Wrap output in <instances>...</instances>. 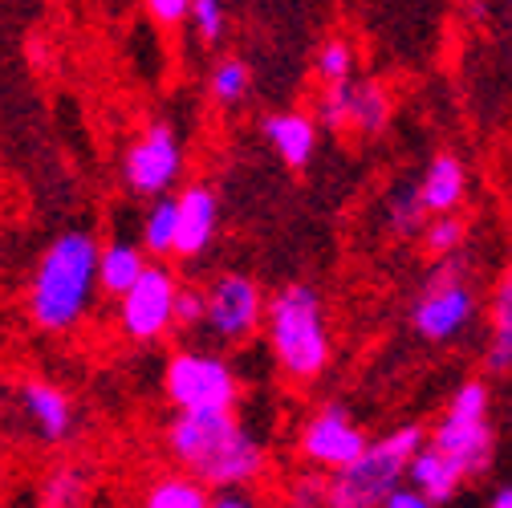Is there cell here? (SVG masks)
I'll return each instance as SVG.
<instances>
[{
    "label": "cell",
    "instance_id": "19",
    "mask_svg": "<svg viewBox=\"0 0 512 508\" xmlns=\"http://www.w3.org/2000/svg\"><path fill=\"white\" fill-rule=\"evenodd\" d=\"M346 98H350V131L374 139L391 126V114H395V98L382 82H354L346 86Z\"/></svg>",
    "mask_w": 512,
    "mask_h": 508
},
{
    "label": "cell",
    "instance_id": "21",
    "mask_svg": "<svg viewBox=\"0 0 512 508\" xmlns=\"http://www.w3.org/2000/svg\"><path fill=\"white\" fill-rule=\"evenodd\" d=\"M143 252L147 257H171V248H175V196H155L151 208L143 212Z\"/></svg>",
    "mask_w": 512,
    "mask_h": 508
},
{
    "label": "cell",
    "instance_id": "33",
    "mask_svg": "<svg viewBox=\"0 0 512 508\" xmlns=\"http://www.w3.org/2000/svg\"><path fill=\"white\" fill-rule=\"evenodd\" d=\"M256 492L248 488H212V504L208 508H252Z\"/></svg>",
    "mask_w": 512,
    "mask_h": 508
},
{
    "label": "cell",
    "instance_id": "27",
    "mask_svg": "<svg viewBox=\"0 0 512 508\" xmlns=\"http://www.w3.org/2000/svg\"><path fill=\"white\" fill-rule=\"evenodd\" d=\"M187 21H191V29H196V37L204 45L224 41V29H228L224 0H191V5H187Z\"/></svg>",
    "mask_w": 512,
    "mask_h": 508
},
{
    "label": "cell",
    "instance_id": "10",
    "mask_svg": "<svg viewBox=\"0 0 512 508\" xmlns=\"http://www.w3.org/2000/svg\"><path fill=\"white\" fill-rule=\"evenodd\" d=\"M183 167H187V151L175 135V126L151 122L122 155V183H126V192L155 200V196H167L171 187H179Z\"/></svg>",
    "mask_w": 512,
    "mask_h": 508
},
{
    "label": "cell",
    "instance_id": "2",
    "mask_svg": "<svg viewBox=\"0 0 512 508\" xmlns=\"http://www.w3.org/2000/svg\"><path fill=\"white\" fill-rule=\"evenodd\" d=\"M98 301V240L82 228L61 232L33 269L29 317L45 334L78 330Z\"/></svg>",
    "mask_w": 512,
    "mask_h": 508
},
{
    "label": "cell",
    "instance_id": "1",
    "mask_svg": "<svg viewBox=\"0 0 512 508\" xmlns=\"http://www.w3.org/2000/svg\"><path fill=\"white\" fill-rule=\"evenodd\" d=\"M167 452L175 468L208 488H252L269 472L261 439L244 431L236 411H175L167 427Z\"/></svg>",
    "mask_w": 512,
    "mask_h": 508
},
{
    "label": "cell",
    "instance_id": "15",
    "mask_svg": "<svg viewBox=\"0 0 512 508\" xmlns=\"http://www.w3.org/2000/svg\"><path fill=\"white\" fill-rule=\"evenodd\" d=\"M411 488H419L427 496V504H447V500H456L460 488H464V468L452 460V456H443L435 443H423V448L407 460V476H403Z\"/></svg>",
    "mask_w": 512,
    "mask_h": 508
},
{
    "label": "cell",
    "instance_id": "14",
    "mask_svg": "<svg viewBox=\"0 0 512 508\" xmlns=\"http://www.w3.org/2000/svg\"><path fill=\"white\" fill-rule=\"evenodd\" d=\"M261 135L285 167H305L317 151V118L305 110H277L261 122Z\"/></svg>",
    "mask_w": 512,
    "mask_h": 508
},
{
    "label": "cell",
    "instance_id": "32",
    "mask_svg": "<svg viewBox=\"0 0 512 508\" xmlns=\"http://www.w3.org/2000/svg\"><path fill=\"white\" fill-rule=\"evenodd\" d=\"M382 508H431V504H427V496H423L419 488H411V484L403 480V484H395V488L387 492Z\"/></svg>",
    "mask_w": 512,
    "mask_h": 508
},
{
    "label": "cell",
    "instance_id": "29",
    "mask_svg": "<svg viewBox=\"0 0 512 508\" xmlns=\"http://www.w3.org/2000/svg\"><path fill=\"white\" fill-rule=\"evenodd\" d=\"M204 309H208V301H204V289L200 285H179V293H175V330H204Z\"/></svg>",
    "mask_w": 512,
    "mask_h": 508
},
{
    "label": "cell",
    "instance_id": "31",
    "mask_svg": "<svg viewBox=\"0 0 512 508\" xmlns=\"http://www.w3.org/2000/svg\"><path fill=\"white\" fill-rule=\"evenodd\" d=\"M289 500H293V504H326V480H322V476H305V480H293V488H289Z\"/></svg>",
    "mask_w": 512,
    "mask_h": 508
},
{
    "label": "cell",
    "instance_id": "18",
    "mask_svg": "<svg viewBox=\"0 0 512 508\" xmlns=\"http://www.w3.org/2000/svg\"><path fill=\"white\" fill-rule=\"evenodd\" d=\"M488 317H492V338L484 350V366L488 374H508L512 370V269H504L500 281L492 285Z\"/></svg>",
    "mask_w": 512,
    "mask_h": 508
},
{
    "label": "cell",
    "instance_id": "17",
    "mask_svg": "<svg viewBox=\"0 0 512 508\" xmlns=\"http://www.w3.org/2000/svg\"><path fill=\"white\" fill-rule=\"evenodd\" d=\"M143 269H147L143 244H131V240L98 244V297H110V301L122 297Z\"/></svg>",
    "mask_w": 512,
    "mask_h": 508
},
{
    "label": "cell",
    "instance_id": "4",
    "mask_svg": "<svg viewBox=\"0 0 512 508\" xmlns=\"http://www.w3.org/2000/svg\"><path fill=\"white\" fill-rule=\"evenodd\" d=\"M427 443V431L419 423H403L391 435L366 443V452L346 464L342 472H330L326 480V504L334 508H382L387 492L403 484L407 460Z\"/></svg>",
    "mask_w": 512,
    "mask_h": 508
},
{
    "label": "cell",
    "instance_id": "30",
    "mask_svg": "<svg viewBox=\"0 0 512 508\" xmlns=\"http://www.w3.org/2000/svg\"><path fill=\"white\" fill-rule=\"evenodd\" d=\"M187 5H191V0H143L147 17H151L155 25H163V29L183 25V21H187Z\"/></svg>",
    "mask_w": 512,
    "mask_h": 508
},
{
    "label": "cell",
    "instance_id": "9",
    "mask_svg": "<svg viewBox=\"0 0 512 508\" xmlns=\"http://www.w3.org/2000/svg\"><path fill=\"white\" fill-rule=\"evenodd\" d=\"M204 330L224 346H244L265 326V289L248 273H220L204 289Z\"/></svg>",
    "mask_w": 512,
    "mask_h": 508
},
{
    "label": "cell",
    "instance_id": "25",
    "mask_svg": "<svg viewBox=\"0 0 512 508\" xmlns=\"http://www.w3.org/2000/svg\"><path fill=\"white\" fill-rule=\"evenodd\" d=\"M423 216H427V208H423V200H419V187H395L391 192V200H387V224H391V232L395 236H415L419 228H423Z\"/></svg>",
    "mask_w": 512,
    "mask_h": 508
},
{
    "label": "cell",
    "instance_id": "5",
    "mask_svg": "<svg viewBox=\"0 0 512 508\" xmlns=\"http://www.w3.org/2000/svg\"><path fill=\"white\" fill-rule=\"evenodd\" d=\"M488 411H492V391L484 378H468V383L456 387L452 403H447L443 419L435 423L431 439L443 456H452L464 476H484L492 468V452H496V435H492V423H488Z\"/></svg>",
    "mask_w": 512,
    "mask_h": 508
},
{
    "label": "cell",
    "instance_id": "8",
    "mask_svg": "<svg viewBox=\"0 0 512 508\" xmlns=\"http://www.w3.org/2000/svg\"><path fill=\"white\" fill-rule=\"evenodd\" d=\"M175 293H179L175 269L147 261V269L135 277V285L122 297H114V322H118L122 338H131L139 346L163 342L175 330Z\"/></svg>",
    "mask_w": 512,
    "mask_h": 508
},
{
    "label": "cell",
    "instance_id": "7",
    "mask_svg": "<svg viewBox=\"0 0 512 508\" xmlns=\"http://www.w3.org/2000/svg\"><path fill=\"white\" fill-rule=\"evenodd\" d=\"M163 395L175 411H236L244 387L228 358L212 350H175L163 370Z\"/></svg>",
    "mask_w": 512,
    "mask_h": 508
},
{
    "label": "cell",
    "instance_id": "6",
    "mask_svg": "<svg viewBox=\"0 0 512 508\" xmlns=\"http://www.w3.org/2000/svg\"><path fill=\"white\" fill-rule=\"evenodd\" d=\"M480 313V297L468 281V269L452 257H443L435 265V273L423 281L415 305H411V330L423 338V342H435V346H447L472 330Z\"/></svg>",
    "mask_w": 512,
    "mask_h": 508
},
{
    "label": "cell",
    "instance_id": "20",
    "mask_svg": "<svg viewBox=\"0 0 512 508\" xmlns=\"http://www.w3.org/2000/svg\"><path fill=\"white\" fill-rule=\"evenodd\" d=\"M143 504L147 508H208L212 504V488L204 480H196L191 472L175 468V472H163V476H155L147 484Z\"/></svg>",
    "mask_w": 512,
    "mask_h": 508
},
{
    "label": "cell",
    "instance_id": "12",
    "mask_svg": "<svg viewBox=\"0 0 512 508\" xmlns=\"http://www.w3.org/2000/svg\"><path fill=\"white\" fill-rule=\"evenodd\" d=\"M220 232V196L212 183H187L175 196V248L171 257L196 261Z\"/></svg>",
    "mask_w": 512,
    "mask_h": 508
},
{
    "label": "cell",
    "instance_id": "23",
    "mask_svg": "<svg viewBox=\"0 0 512 508\" xmlns=\"http://www.w3.org/2000/svg\"><path fill=\"white\" fill-rule=\"evenodd\" d=\"M86 488H90V480H86L82 468L57 464V468L41 480V504H49V508H74V504L86 500Z\"/></svg>",
    "mask_w": 512,
    "mask_h": 508
},
{
    "label": "cell",
    "instance_id": "34",
    "mask_svg": "<svg viewBox=\"0 0 512 508\" xmlns=\"http://www.w3.org/2000/svg\"><path fill=\"white\" fill-rule=\"evenodd\" d=\"M488 504H492V508H512V484H500V488L488 496Z\"/></svg>",
    "mask_w": 512,
    "mask_h": 508
},
{
    "label": "cell",
    "instance_id": "24",
    "mask_svg": "<svg viewBox=\"0 0 512 508\" xmlns=\"http://www.w3.org/2000/svg\"><path fill=\"white\" fill-rule=\"evenodd\" d=\"M419 232H423V248L431 252V257H452V252L464 248L468 224L460 220V212H439V216H431V224H423Z\"/></svg>",
    "mask_w": 512,
    "mask_h": 508
},
{
    "label": "cell",
    "instance_id": "11",
    "mask_svg": "<svg viewBox=\"0 0 512 508\" xmlns=\"http://www.w3.org/2000/svg\"><path fill=\"white\" fill-rule=\"evenodd\" d=\"M366 431L354 423V415L342 403L317 407L309 423L301 427V460L317 472H342L366 452Z\"/></svg>",
    "mask_w": 512,
    "mask_h": 508
},
{
    "label": "cell",
    "instance_id": "28",
    "mask_svg": "<svg viewBox=\"0 0 512 508\" xmlns=\"http://www.w3.org/2000/svg\"><path fill=\"white\" fill-rule=\"evenodd\" d=\"M346 86H350V78L346 82H330L326 90H322V98H317V126L322 131H350V98H346Z\"/></svg>",
    "mask_w": 512,
    "mask_h": 508
},
{
    "label": "cell",
    "instance_id": "3",
    "mask_svg": "<svg viewBox=\"0 0 512 508\" xmlns=\"http://www.w3.org/2000/svg\"><path fill=\"white\" fill-rule=\"evenodd\" d=\"M269 334V350L281 366V374L289 383L305 387L317 383L334 358V334H330V317H326V301L313 285L293 281L285 289H277L265 301V326Z\"/></svg>",
    "mask_w": 512,
    "mask_h": 508
},
{
    "label": "cell",
    "instance_id": "16",
    "mask_svg": "<svg viewBox=\"0 0 512 508\" xmlns=\"http://www.w3.org/2000/svg\"><path fill=\"white\" fill-rule=\"evenodd\" d=\"M419 200L427 208V216H439V212H460V204L468 200V171H464V159L452 155V151H439L423 179H419Z\"/></svg>",
    "mask_w": 512,
    "mask_h": 508
},
{
    "label": "cell",
    "instance_id": "13",
    "mask_svg": "<svg viewBox=\"0 0 512 508\" xmlns=\"http://www.w3.org/2000/svg\"><path fill=\"white\" fill-rule=\"evenodd\" d=\"M21 407L45 443H66L74 435V403L61 387L33 378V383L21 387Z\"/></svg>",
    "mask_w": 512,
    "mask_h": 508
},
{
    "label": "cell",
    "instance_id": "26",
    "mask_svg": "<svg viewBox=\"0 0 512 508\" xmlns=\"http://www.w3.org/2000/svg\"><path fill=\"white\" fill-rule=\"evenodd\" d=\"M313 74H317V82H322V86L354 78V49H350V41L330 37L322 49H317V57H313Z\"/></svg>",
    "mask_w": 512,
    "mask_h": 508
},
{
    "label": "cell",
    "instance_id": "22",
    "mask_svg": "<svg viewBox=\"0 0 512 508\" xmlns=\"http://www.w3.org/2000/svg\"><path fill=\"white\" fill-rule=\"evenodd\" d=\"M248 90H252V70H248V61H240V57H220L216 66H212V74H208V98L216 102V106H240L244 98H248Z\"/></svg>",
    "mask_w": 512,
    "mask_h": 508
}]
</instances>
